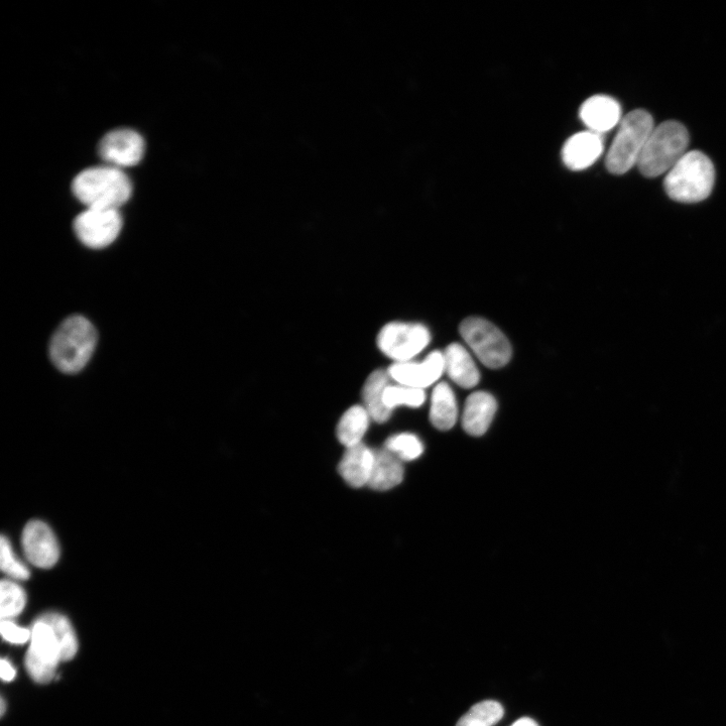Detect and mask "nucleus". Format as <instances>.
Masks as SVG:
<instances>
[{
    "label": "nucleus",
    "mask_w": 726,
    "mask_h": 726,
    "mask_svg": "<svg viewBox=\"0 0 726 726\" xmlns=\"http://www.w3.org/2000/svg\"><path fill=\"white\" fill-rule=\"evenodd\" d=\"M97 340V331L87 318L70 316L51 339L49 352L53 365L67 375L81 372L91 359Z\"/></svg>",
    "instance_id": "1"
},
{
    "label": "nucleus",
    "mask_w": 726,
    "mask_h": 726,
    "mask_svg": "<svg viewBox=\"0 0 726 726\" xmlns=\"http://www.w3.org/2000/svg\"><path fill=\"white\" fill-rule=\"evenodd\" d=\"M74 196L87 208L119 209L132 194L130 178L117 167H94L81 172L72 183Z\"/></svg>",
    "instance_id": "2"
},
{
    "label": "nucleus",
    "mask_w": 726,
    "mask_h": 726,
    "mask_svg": "<svg viewBox=\"0 0 726 726\" xmlns=\"http://www.w3.org/2000/svg\"><path fill=\"white\" fill-rule=\"evenodd\" d=\"M714 182L711 160L699 151H691L666 174L664 188L674 201L697 203L710 196Z\"/></svg>",
    "instance_id": "3"
},
{
    "label": "nucleus",
    "mask_w": 726,
    "mask_h": 726,
    "mask_svg": "<svg viewBox=\"0 0 726 726\" xmlns=\"http://www.w3.org/2000/svg\"><path fill=\"white\" fill-rule=\"evenodd\" d=\"M654 129V118L645 109H636L624 116L605 160L608 171L624 175L638 166Z\"/></svg>",
    "instance_id": "4"
},
{
    "label": "nucleus",
    "mask_w": 726,
    "mask_h": 726,
    "mask_svg": "<svg viewBox=\"0 0 726 726\" xmlns=\"http://www.w3.org/2000/svg\"><path fill=\"white\" fill-rule=\"evenodd\" d=\"M689 133L678 121L667 120L655 127L642 153L638 167L643 176L667 174L687 153Z\"/></svg>",
    "instance_id": "5"
},
{
    "label": "nucleus",
    "mask_w": 726,
    "mask_h": 726,
    "mask_svg": "<svg viewBox=\"0 0 726 726\" xmlns=\"http://www.w3.org/2000/svg\"><path fill=\"white\" fill-rule=\"evenodd\" d=\"M459 332L482 365L498 370L510 362L513 349L507 336L490 321L469 317L462 321Z\"/></svg>",
    "instance_id": "6"
},
{
    "label": "nucleus",
    "mask_w": 726,
    "mask_h": 726,
    "mask_svg": "<svg viewBox=\"0 0 726 726\" xmlns=\"http://www.w3.org/2000/svg\"><path fill=\"white\" fill-rule=\"evenodd\" d=\"M429 329L419 323L392 322L378 336L379 349L395 362L411 361L430 343Z\"/></svg>",
    "instance_id": "7"
},
{
    "label": "nucleus",
    "mask_w": 726,
    "mask_h": 726,
    "mask_svg": "<svg viewBox=\"0 0 726 726\" xmlns=\"http://www.w3.org/2000/svg\"><path fill=\"white\" fill-rule=\"evenodd\" d=\"M73 228L84 246L102 250L118 237L123 228V218L118 209L87 208L75 218Z\"/></svg>",
    "instance_id": "8"
},
{
    "label": "nucleus",
    "mask_w": 726,
    "mask_h": 726,
    "mask_svg": "<svg viewBox=\"0 0 726 726\" xmlns=\"http://www.w3.org/2000/svg\"><path fill=\"white\" fill-rule=\"evenodd\" d=\"M32 645L26 658V666L31 677L38 683H49L55 676L61 650L56 635L41 618L32 629Z\"/></svg>",
    "instance_id": "9"
},
{
    "label": "nucleus",
    "mask_w": 726,
    "mask_h": 726,
    "mask_svg": "<svg viewBox=\"0 0 726 726\" xmlns=\"http://www.w3.org/2000/svg\"><path fill=\"white\" fill-rule=\"evenodd\" d=\"M146 144L143 137L128 129L108 133L98 146L99 157L116 167H133L145 156Z\"/></svg>",
    "instance_id": "10"
},
{
    "label": "nucleus",
    "mask_w": 726,
    "mask_h": 726,
    "mask_svg": "<svg viewBox=\"0 0 726 726\" xmlns=\"http://www.w3.org/2000/svg\"><path fill=\"white\" fill-rule=\"evenodd\" d=\"M445 373L444 354L431 352L422 361L395 362L388 374L398 385L425 390L436 384Z\"/></svg>",
    "instance_id": "11"
},
{
    "label": "nucleus",
    "mask_w": 726,
    "mask_h": 726,
    "mask_svg": "<svg viewBox=\"0 0 726 726\" xmlns=\"http://www.w3.org/2000/svg\"><path fill=\"white\" fill-rule=\"evenodd\" d=\"M22 547L27 560L41 569H51L60 559L61 549L56 535L49 525L40 520L26 525Z\"/></svg>",
    "instance_id": "12"
},
{
    "label": "nucleus",
    "mask_w": 726,
    "mask_h": 726,
    "mask_svg": "<svg viewBox=\"0 0 726 726\" xmlns=\"http://www.w3.org/2000/svg\"><path fill=\"white\" fill-rule=\"evenodd\" d=\"M579 116L589 132L602 136L620 126L623 111L621 104L615 98L608 95H594L583 102Z\"/></svg>",
    "instance_id": "13"
},
{
    "label": "nucleus",
    "mask_w": 726,
    "mask_h": 726,
    "mask_svg": "<svg viewBox=\"0 0 726 726\" xmlns=\"http://www.w3.org/2000/svg\"><path fill=\"white\" fill-rule=\"evenodd\" d=\"M604 150L601 135L586 131L570 137L564 144L561 158L571 171H583L591 167Z\"/></svg>",
    "instance_id": "14"
},
{
    "label": "nucleus",
    "mask_w": 726,
    "mask_h": 726,
    "mask_svg": "<svg viewBox=\"0 0 726 726\" xmlns=\"http://www.w3.org/2000/svg\"><path fill=\"white\" fill-rule=\"evenodd\" d=\"M375 463V450L360 443L346 448L338 471L344 481L354 489L369 486Z\"/></svg>",
    "instance_id": "15"
},
{
    "label": "nucleus",
    "mask_w": 726,
    "mask_h": 726,
    "mask_svg": "<svg viewBox=\"0 0 726 726\" xmlns=\"http://www.w3.org/2000/svg\"><path fill=\"white\" fill-rule=\"evenodd\" d=\"M498 410L496 398L487 392H475L465 402L462 414V426L471 436L486 433Z\"/></svg>",
    "instance_id": "16"
},
{
    "label": "nucleus",
    "mask_w": 726,
    "mask_h": 726,
    "mask_svg": "<svg viewBox=\"0 0 726 726\" xmlns=\"http://www.w3.org/2000/svg\"><path fill=\"white\" fill-rule=\"evenodd\" d=\"M444 354L445 374L457 386L471 389L478 385L480 374L468 350L459 343L447 346Z\"/></svg>",
    "instance_id": "17"
},
{
    "label": "nucleus",
    "mask_w": 726,
    "mask_h": 726,
    "mask_svg": "<svg viewBox=\"0 0 726 726\" xmlns=\"http://www.w3.org/2000/svg\"><path fill=\"white\" fill-rule=\"evenodd\" d=\"M402 461L386 448L375 450V463L369 487L374 491L386 492L399 486L404 479Z\"/></svg>",
    "instance_id": "18"
},
{
    "label": "nucleus",
    "mask_w": 726,
    "mask_h": 726,
    "mask_svg": "<svg viewBox=\"0 0 726 726\" xmlns=\"http://www.w3.org/2000/svg\"><path fill=\"white\" fill-rule=\"evenodd\" d=\"M388 371L377 370L367 379L362 389V400L372 420L383 424L390 420L393 412L384 403V395L390 386Z\"/></svg>",
    "instance_id": "19"
},
{
    "label": "nucleus",
    "mask_w": 726,
    "mask_h": 726,
    "mask_svg": "<svg viewBox=\"0 0 726 726\" xmlns=\"http://www.w3.org/2000/svg\"><path fill=\"white\" fill-rule=\"evenodd\" d=\"M430 421L441 431L452 429L458 419V406L455 394L447 383H439L431 397Z\"/></svg>",
    "instance_id": "20"
},
{
    "label": "nucleus",
    "mask_w": 726,
    "mask_h": 726,
    "mask_svg": "<svg viewBox=\"0 0 726 726\" xmlns=\"http://www.w3.org/2000/svg\"><path fill=\"white\" fill-rule=\"evenodd\" d=\"M371 416L363 406H352L339 420L336 435L339 442L346 448L362 443L371 422Z\"/></svg>",
    "instance_id": "21"
},
{
    "label": "nucleus",
    "mask_w": 726,
    "mask_h": 726,
    "mask_svg": "<svg viewBox=\"0 0 726 726\" xmlns=\"http://www.w3.org/2000/svg\"><path fill=\"white\" fill-rule=\"evenodd\" d=\"M27 595L23 587L15 580H3L0 585V614L3 621L17 618L26 608Z\"/></svg>",
    "instance_id": "22"
},
{
    "label": "nucleus",
    "mask_w": 726,
    "mask_h": 726,
    "mask_svg": "<svg viewBox=\"0 0 726 726\" xmlns=\"http://www.w3.org/2000/svg\"><path fill=\"white\" fill-rule=\"evenodd\" d=\"M53 629L60 645L62 661H70L78 651V642L70 622L64 616L56 613L41 617Z\"/></svg>",
    "instance_id": "23"
},
{
    "label": "nucleus",
    "mask_w": 726,
    "mask_h": 726,
    "mask_svg": "<svg viewBox=\"0 0 726 726\" xmlns=\"http://www.w3.org/2000/svg\"><path fill=\"white\" fill-rule=\"evenodd\" d=\"M425 401L424 390L402 385H390L384 395L385 406L392 412L399 407L420 408Z\"/></svg>",
    "instance_id": "24"
},
{
    "label": "nucleus",
    "mask_w": 726,
    "mask_h": 726,
    "mask_svg": "<svg viewBox=\"0 0 726 726\" xmlns=\"http://www.w3.org/2000/svg\"><path fill=\"white\" fill-rule=\"evenodd\" d=\"M385 448L396 455L401 461H413L424 452L421 439L412 433H401L392 436L386 442Z\"/></svg>",
    "instance_id": "25"
},
{
    "label": "nucleus",
    "mask_w": 726,
    "mask_h": 726,
    "mask_svg": "<svg viewBox=\"0 0 726 726\" xmlns=\"http://www.w3.org/2000/svg\"><path fill=\"white\" fill-rule=\"evenodd\" d=\"M0 567L12 580H28L31 571L28 566L16 555L11 540L6 536L0 540Z\"/></svg>",
    "instance_id": "26"
},
{
    "label": "nucleus",
    "mask_w": 726,
    "mask_h": 726,
    "mask_svg": "<svg viewBox=\"0 0 726 726\" xmlns=\"http://www.w3.org/2000/svg\"><path fill=\"white\" fill-rule=\"evenodd\" d=\"M469 712L487 722L490 726L500 722L505 714L503 705L494 700L481 701L473 705Z\"/></svg>",
    "instance_id": "27"
},
{
    "label": "nucleus",
    "mask_w": 726,
    "mask_h": 726,
    "mask_svg": "<svg viewBox=\"0 0 726 726\" xmlns=\"http://www.w3.org/2000/svg\"><path fill=\"white\" fill-rule=\"evenodd\" d=\"M2 635L4 639L13 644H25L32 637L28 629L17 626L11 621L2 622Z\"/></svg>",
    "instance_id": "28"
},
{
    "label": "nucleus",
    "mask_w": 726,
    "mask_h": 726,
    "mask_svg": "<svg viewBox=\"0 0 726 726\" xmlns=\"http://www.w3.org/2000/svg\"><path fill=\"white\" fill-rule=\"evenodd\" d=\"M456 726H490L487 722H484L479 717L470 713L469 711L463 715L457 722Z\"/></svg>",
    "instance_id": "29"
},
{
    "label": "nucleus",
    "mask_w": 726,
    "mask_h": 726,
    "mask_svg": "<svg viewBox=\"0 0 726 726\" xmlns=\"http://www.w3.org/2000/svg\"><path fill=\"white\" fill-rule=\"evenodd\" d=\"M16 677V669L14 666L10 663V661L3 659L2 660V678L4 681L10 682L13 681Z\"/></svg>",
    "instance_id": "30"
},
{
    "label": "nucleus",
    "mask_w": 726,
    "mask_h": 726,
    "mask_svg": "<svg viewBox=\"0 0 726 726\" xmlns=\"http://www.w3.org/2000/svg\"><path fill=\"white\" fill-rule=\"evenodd\" d=\"M511 726H539V724L532 718L523 717Z\"/></svg>",
    "instance_id": "31"
},
{
    "label": "nucleus",
    "mask_w": 726,
    "mask_h": 726,
    "mask_svg": "<svg viewBox=\"0 0 726 726\" xmlns=\"http://www.w3.org/2000/svg\"><path fill=\"white\" fill-rule=\"evenodd\" d=\"M6 712V701L5 699L2 700V715H4Z\"/></svg>",
    "instance_id": "32"
}]
</instances>
